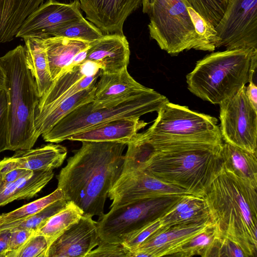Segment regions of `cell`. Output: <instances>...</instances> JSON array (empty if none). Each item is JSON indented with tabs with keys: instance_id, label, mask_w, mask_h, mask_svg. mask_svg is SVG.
Masks as SVG:
<instances>
[{
	"instance_id": "cell-39",
	"label": "cell",
	"mask_w": 257,
	"mask_h": 257,
	"mask_svg": "<svg viewBox=\"0 0 257 257\" xmlns=\"http://www.w3.org/2000/svg\"><path fill=\"white\" fill-rule=\"evenodd\" d=\"M9 229L11 230V233L5 257H12L13 254L36 232V230L33 229L17 227Z\"/></svg>"
},
{
	"instance_id": "cell-10",
	"label": "cell",
	"mask_w": 257,
	"mask_h": 257,
	"mask_svg": "<svg viewBox=\"0 0 257 257\" xmlns=\"http://www.w3.org/2000/svg\"><path fill=\"white\" fill-rule=\"evenodd\" d=\"M243 86L219 104V127L223 142L257 153V110Z\"/></svg>"
},
{
	"instance_id": "cell-13",
	"label": "cell",
	"mask_w": 257,
	"mask_h": 257,
	"mask_svg": "<svg viewBox=\"0 0 257 257\" xmlns=\"http://www.w3.org/2000/svg\"><path fill=\"white\" fill-rule=\"evenodd\" d=\"M80 9L78 0L69 4L47 0L26 19L16 37H53L60 28L84 18Z\"/></svg>"
},
{
	"instance_id": "cell-6",
	"label": "cell",
	"mask_w": 257,
	"mask_h": 257,
	"mask_svg": "<svg viewBox=\"0 0 257 257\" xmlns=\"http://www.w3.org/2000/svg\"><path fill=\"white\" fill-rule=\"evenodd\" d=\"M6 75L9 120L7 150L32 148L39 137L34 124L39 97L35 79L25 59V47L19 45L0 57Z\"/></svg>"
},
{
	"instance_id": "cell-5",
	"label": "cell",
	"mask_w": 257,
	"mask_h": 257,
	"mask_svg": "<svg viewBox=\"0 0 257 257\" xmlns=\"http://www.w3.org/2000/svg\"><path fill=\"white\" fill-rule=\"evenodd\" d=\"M256 67L257 49L212 52L186 75L188 89L202 100L219 104L253 80Z\"/></svg>"
},
{
	"instance_id": "cell-17",
	"label": "cell",
	"mask_w": 257,
	"mask_h": 257,
	"mask_svg": "<svg viewBox=\"0 0 257 257\" xmlns=\"http://www.w3.org/2000/svg\"><path fill=\"white\" fill-rule=\"evenodd\" d=\"M130 56L128 41L124 34H105L90 43L85 61L97 64L101 71L117 73L127 68Z\"/></svg>"
},
{
	"instance_id": "cell-21",
	"label": "cell",
	"mask_w": 257,
	"mask_h": 257,
	"mask_svg": "<svg viewBox=\"0 0 257 257\" xmlns=\"http://www.w3.org/2000/svg\"><path fill=\"white\" fill-rule=\"evenodd\" d=\"M98 78L93 100L96 103L115 100L147 88L133 78L127 68L115 73L101 71Z\"/></svg>"
},
{
	"instance_id": "cell-15",
	"label": "cell",
	"mask_w": 257,
	"mask_h": 257,
	"mask_svg": "<svg viewBox=\"0 0 257 257\" xmlns=\"http://www.w3.org/2000/svg\"><path fill=\"white\" fill-rule=\"evenodd\" d=\"M100 240L97 221L83 215L50 244L46 257H86Z\"/></svg>"
},
{
	"instance_id": "cell-20",
	"label": "cell",
	"mask_w": 257,
	"mask_h": 257,
	"mask_svg": "<svg viewBox=\"0 0 257 257\" xmlns=\"http://www.w3.org/2000/svg\"><path fill=\"white\" fill-rule=\"evenodd\" d=\"M50 74L53 80L68 68L73 58L87 48L90 43L63 37L43 39Z\"/></svg>"
},
{
	"instance_id": "cell-12",
	"label": "cell",
	"mask_w": 257,
	"mask_h": 257,
	"mask_svg": "<svg viewBox=\"0 0 257 257\" xmlns=\"http://www.w3.org/2000/svg\"><path fill=\"white\" fill-rule=\"evenodd\" d=\"M191 195L139 170L122 171L108 194L111 207L151 198Z\"/></svg>"
},
{
	"instance_id": "cell-24",
	"label": "cell",
	"mask_w": 257,
	"mask_h": 257,
	"mask_svg": "<svg viewBox=\"0 0 257 257\" xmlns=\"http://www.w3.org/2000/svg\"><path fill=\"white\" fill-rule=\"evenodd\" d=\"M209 219V212L204 198L189 195L183 197L160 217L161 228L196 223Z\"/></svg>"
},
{
	"instance_id": "cell-36",
	"label": "cell",
	"mask_w": 257,
	"mask_h": 257,
	"mask_svg": "<svg viewBox=\"0 0 257 257\" xmlns=\"http://www.w3.org/2000/svg\"><path fill=\"white\" fill-rule=\"evenodd\" d=\"M101 72V70H100L95 73L84 77L76 84L65 92L53 103L41 110L36 111L35 112L34 121L46 114L64 100L96 83Z\"/></svg>"
},
{
	"instance_id": "cell-32",
	"label": "cell",
	"mask_w": 257,
	"mask_h": 257,
	"mask_svg": "<svg viewBox=\"0 0 257 257\" xmlns=\"http://www.w3.org/2000/svg\"><path fill=\"white\" fill-rule=\"evenodd\" d=\"M103 35L99 28L83 18L60 28L53 37H63L91 43L101 38Z\"/></svg>"
},
{
	"instance_id": "cell-46",
	"label": "cell",
	"mask_w": 257,
	"mask_h": 257,
	"mask_svg": "<svg viewBox=\"0 0 257 257\" xmlns=\"http://www.w3.org/2000/svg\"><path fill=\"white\" fill-rule=\"evenodd\" d=\"M82 1V0H79V1Z\"/></svg>"
},
{
	"instance_id": "cell-41",
	"label": "cell",
	"mask_w": 257,
	"mask_h": 257,
	"mask_svg": "<svg viewBox=\"0 0 257 257\" xmlns=\"http://www.w3.org/2000/svg\"><path fill=\"white\" fill-rule=\"evenodd\" d=\"M217 256L245 257V254L237 244L222 237L218 248Z\"/></svg>"
},
{
	"instance_id": "cell-26",
	"label": "cell",
	"mask_w": 257,
	"mask_h": 257,
	"mask_svg": "<svg viewBox=\"0 0 257 257\" xmlns=\"http://www.w3.org/2000/svg\"><path fill=\"white\" fill-rule=\"evenodd\" d=\"M100 70L97 64L89 61L66 69L54 80L47 93L39 98L36 111L53 103L84 77L95 73Z\"/></svg>"
},
{
	"instance_id": "cell-23",
	"label": "cell",
	"mask_w": 257,
	"mask_h": 257,
	"mask_svg": "<svg viewBox=\"0 0 257 257\" xmlns=\"http://www.w3.org/2000/svg\"><path fill=\"white\" fill-rule=\"evenodd\" d=\"M52 170L35 171L15 182L7 183L0 177V207L15 200L33 198L53 178Z\"/></svg>"
},
{
	"instance_id": "cell-35",
	"label": "cell",
	"mask_w": 257,
	"mask_h": 257,
	"mask_svg": "<svg viewBox=\"0 0 257 257\" xmlns=\"http://www.w3.org/2000/svg\"><path fill=\"white\" fill-rule=\"evenodd\" d=\"M49 247L46 237L35 232L12 257H46Z\"/></svg>"
},
{
	"instance_id": "cell-7",
	"label": "cell",
	"mask_w": 257,
	"mask_h": 257,
	"mask_svg": "<svg viewBox=\"0 0 257 257\" xmlns=\"http://www.w3.org/2000/svg\"><path fill=\"white\" fill-rule=\"evenodd\" d=\"M169 101L164 95L147 87L115 100L83 104L60 120L49 131L42 134L46 142L59 143L78 132L99 123L125 117H140L158 111Z\"/></svg>"
},
{
	"instance_id": "cell-45",
	"label": "cell",
	"mask_w": 257,
	"mask_h": 257,
	"mask_svg": "<svg viewBox=\"0 0 257 257\" xmlns=\"http://www.w3.org/2000/svg\"><path fill=\"white\" fill-rule=\"evenodd\" d=\"M6 75L3 67L0 63V90L4 89L5 84Z\"/></svg>"
},
{
	"instance_id": "cell-3",
	"label": "cell",
	"mask_w": 257,
	"mask_h": 257,
	"mask_svg": "<svg viewBox=\"0 0 257 257\" xmlns=\"http://www.w3.org/2000/svg\"><path fill=\"white\" fill-rule=\"evenodd\" d=\"M222 145L157 153L127 146L122 171L139 170L190 194L204 197L221 169Z\"/></svg>"
},
{
	"instance_id": "cell-16",
	"label": "cell",
	"mask_w": 257,
	"mask_h": 257,
	"mask_svg": "<svg viewBox=\"0 0 257 257\" xmlns=\"http://www.w3.org/2000/svg\"><path fill=\"white\" fill-rule=\"evenodd\" d=\"M142 0H82L80 8L105 34H123V26L127 17L141 4Z\"/></svg>"
},
{
	"instance_id": "cell-2",
	"label": "cell",
	"mask_w": 257,
	"mask_h": 257,
	"mask_svg": "<svg viewBox=\"0 0 257 257\" xmlns=\"http://www.w3.org/2000/svg\"><path fill=\"white\" fill-rule=\"evenodd\" d=\"M204 198L221 236L237 244L245 257H256L257 183L222 165Z\"/></svg>"
},
{
	"instance_id": "cell-4",
	"label": "cell",
	"mask_w": 257,
	"mask_h": 257,
	"mask_svg": "<svg viewBox=\"0 0 257 257\" xmlns=\"http://www.w3.org/2000/svg\"><path fill=\"white\" fill-rule=\"evenodd\" d=\"M157 113L152 125L134 139L142 150L173 152L203 149L223 143L218 120L214 117L169 101Z\"/></svg>"
},
{
	"instance_id": "cell-33",
	"label": "cell",
	"mask_w": 257,
	"mask_h": 257,
	"mask_svg": "<svg viewBox=\"0 0 257 257\" xmlns=\"http://www.w3.org/2000/svg\"><path fill=\"white\" fill-rule=\"evenodd\" d=\"M215 27L226 9L228 0H183Z\"/></svg>"
},
{
	"instance_id": "cell-42",
	"label": "cell",
	"mask_w": 257,
	"mask_h": 257,
	"mask_svg": "<svg viewBox=\"0 0 257 257\" xmlns=\"http://www.w3.org/2000/svg\"><path fill=\"white\" fill-rule=\"evenodd\" d=\"M34 172L27 169L17 168L5 173H0V177L4 182L10 183L31 175Z\"/></svg>"
},
{
	"instance_id": "cell-34",
	"label": "cell",
	"mask_w": 257,
	"mask_h": 257,
	"mask_svg": "<svg viewBox=\"0 0 257 257\" xmlns=\"http://www.w3.org/2000/svg\"><path fill=\"white\" fill-rule=\"evenodd\" d=\"M67 202L66 200L62 198L46 207L25 220L13 224L2 226L0 228H10L17 227L36 230L52 215L62 209L65 206Z\"/></svg>"
},
{
	"instance_id": "cell-29",
	"label": "cell",
	"mask_w": 257,
	"mask_h": 257,
	"mask_svg": "<svg viewBox=\"0 0 257 257\" xmlns=\"http://www.w3.org/2000/svg\"><path fill=\"white\" fill-rule=\"evenodd\" d=\"M83 215V211L73 202L68 201L62 209L49 218L36 232L44 235L50 246L57 237L77 223Z\"/></svg>"
},
{
	"instance_id": "cell-40",
	"label": "cell",
	"mask_w": 257,
	"mask_h": 257,
	"mask_svg": "<svg viewBox=\"0 0 257 257\" xmlns=\"http://www.w3.org/2000/svg\"><path fill=\"white\" fill-rule=\"evenodd\" d=\"M9 131L7 97L2 89L0 90V153L7 150Z\"/></svg>"
},
{
	"instance_id": "cell-18",
	"label": "cell",
	"mask_w": 257,
	"mask_h": 257,
	"mask_svg": "<svg viewBox=\"0 0 257 257\" xmlns=\"http://www.w3.org/2000/svg\"><path fill=\"white\" fill-rule=\"evenodd\" d=\"M67 155L66 147L53 143L36 149L18 150L11 157L0 161V173L17 168L34 172L53 170L62 165Z\"/></svg>"
},
{
	"instance_id": "cell-44",
	"label": "cell",
	"mask_w": 257,
	"mask_h": 257,
	"mask_svg": "<svg viewBox=\"0 0 257 257\" xmlns=\"http://www.w3.org/2000/svg\"><path fill=\"white\" fill-rule=\"evenodd\" d=\"M10 233L9 228H0V257H5Z\"/></svg>"
},
{
	"instance_id": "cell-38",
	"label": "cell",
	"mask_w": 257,
	"mask_h": 257,
	"mask_svg": "<svg viewBox=\"0 0 257 257\" xmlns=\"http://www.w3.org/2000/svg\"><path fill=\"white\" fill-rule=\"evenodd\" d=\"M161 227L159 218L146 224L122 244L131 252L133 257V252L139 246Z\"/></svg>"
},
{
	"instance_id": "cell-27",
	"label": "cell",
	"mask_w": 257,
	"mask_h": 257,
	"mask_svg": "<svg viewBox=\"0 0 257 257\" xmlns=\"http://www.w3.org/2000/svg\"><path fill=\"white\" fill-rule=\"evenodd\" d=\"M257 153H252L223 142L222 165L237 176L257 183Z\"/></svg>"
},
{
	"instance_id": "cell-30",
	"label": "cell",
	"mask_w": 257,
	"mask_h": 257,
	"mask_svg": "<svg viewBox=\"0 0 257 257\" xmlns=\"http://www.w3.org/2000/svg\"><path fill=\"white\" fill-rule=\"evenodd\" d=\"M221 236L213 222L202 232L196 235L184 244L175 256H217Z\"/></svg>"
},
{
	"instance_id": "cell-43",
	"label": "cell",
	"mask_w": 257,
	"mask_h": 257,
	"mask_svg": "<svg viewBox=\"0 0 257 257\" xmlns=\"http://www.w3.org/2000/svg\"><path fill=\"white\" fill-rule=\"evenodd\" d=\"M246 96L253 107L257 110V86L253 80L245 87Z\"/></svg>"
},
{
	"instance_id": "cell-11",
	"label": "cell",
	"mask_w": 257,
	"mask_h": 257,
	"mask_svg": "<svg viewBox=\"0 0 257 257\" xmlns=\"http://www.w3.org/2000/svg\"><path fill=\"white\" fill-rule=\"evenodd\" d=\"M215 30L216 48L257 49V0H228Z\"/></svg>"
},
{
	"instance_id": "cell-31",
	"label": "cell",
	"mask_w": 257,
	"mask_h": 257,
	"mask_svg": "<svg viewBox=\"0 0 257 257\" xmlns=\"http://www.w3.org/2000/svg\"><path fill=\"white\" fill-rule=\"evenodd\" d=\"M62 198V192L57 188L54 192L46 196L25 204L12 211L0 214V227L25 220Z\"/></svg>"
},
{
	"instance_id": "cell-25",
	"label": "cell",
	"mask_w": 257,
	"mask_h": 257,
	"mask_svg": "<svg viewBox=\"0 0 257 257\" xmlns=\"http://www.w3.org/2000/svg\"><path fill=\"white\" fill-rule=\"evenodd\" d=\"M25 59L27 66L34 77L39 98L43 96L52 86V79L43 39L26 37Z\"/></svg>"
},
{
	"instance_id": "cell-28",
	"label": "cell",
	"mask_w": 257,
	"mask_h": 257,
	"mask_svg": "<svg viewBox=\"0 0 257 257\" xmlns=\"http://www.w3.org/2000/svg\"><path fill=\"white\" fill-rule=\"evenodd\" d=\"M96 83L64 100L54 108L34 121L37 135L49 131L60 120L78 107L93 101Z\"/></svg>"
},
{
	"instance_id": "cell-8",
	"label": "cell",
	"mask_w": 257,
	"mask_h": 257,
	"mask_svg": "<svg viewBox=\"0 0 257 257\" xmlns=\"http://www.w3.org/2000/svg\"><path fill=\"white\" fill-rule=\"evenodd\" d=\"M143 12L150 19V38L169 54L185 50L206 51L183 0H142Z\"/></svg>"
},
{
	"instance_id": "cell-19",
	"label": "cell",
	"mask_w": 257,
	"mask_h": 257,
	"mask_svg": "<svg viewBox=\"0 0 257 257\" xmlns=\"http://www.w3.org/2000/svg\"><path fill=\"white\" fill-rule=\"evenodd\" d=\"M148 123L140 117H125L103 122L69 136L66 140L111 142L127 144Z\"/></svg>"
},
{
	"instance_id": "cell-37",
	"label": "cell",
	"mask_w": 257,
	"mask_h": 257,
	"mask_svg": "<svg viewBox=\"0 0 257 257\" xmlns=\"http://www.w3.org/2000/svg\"><path fill=\"white\" fill-rule=\"evenodd\" d=\"M97 246L86 257H132L131 252L121 243H111L100 239Z\"/></svg>"
},
{
	"instance_id": "cell-22",
	"label": "cell",
	"mask_w": 257,
	"mask_h": 257,
	"mask_svg": "<svg viewBox=\"0 0 257 257\" xmlns=\"http://www.w3.org/2000/svg\"><path fill=\"white\" fill-rule=\"evenodd\" d=\"M44 0H0V43L11 41Z\"/></svg>"
},
{
	"instance_id": "cell-9",
	"label": "cell",
	"mask_w": 257,
	"mask_h": 257,
	"mask_svg": "<svg viewBox=\"0 0 257 257\" xmlns=\"http://www.w3.org/2000/svg\"><path fill=\"white\" fill-rule=\"evenodd\" d=\"M184 196L148 198L111 207L97 221L99 237L122 244L146 224L161 217Z\"/></svg>"
},
{
	"instance_id": "cell-1",
	"label": "cell",
	"mask_w": 257,
	"mask_h": 257,
	"mask_svg": "<svg viewBox=\"0 0 257 257\" xmlns=\"http://www.w3.org/2000/svg\"><path fill=\"white\" fill-rule=\"evenodd\" d=\"M57 176V188L63 198L72 201L92 217L104 213L108 194L123 170L127 144L83 141Z\"/></svg>"
},
{
	"instance_id": "cell-14",
	"label": "cell",
	"mask_w": 257,
	"mask_h": 257,
	"mask_svg": "<svg viewBox=\"0 0 257 257\" xmlns=\"http://www.w3.org/2000/svg\"><path fill=\"white\" fill-rule=\"evenodd\" d=\"M213 222L211 219L187 225L160 228L142 242L133 257L175 256L181 247Z\"/></svg>"
}]
</instances>
